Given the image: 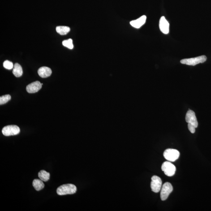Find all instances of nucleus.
Wrapping results in <instances>:
<instances>
[{"instance_id": "f257e3e1", "label": "nucleus", "mask_w": 211, "mask_h": 211, "mask_svg": "<svg viewBox=\"0 0 211 211\" xmlns=\"http://www.w3.org/2000/svg\"><path fill=\"white\" fill-rule=\"evenodd\" d=\"M77 191V188L75 185L72 184L63 185L58 188L57 192L60 195L72 194Z\"/></svg>"}, {"instance_id": "f03ea898", "label": "nucleus", "mask_w": 211, "mask_h": 211, "mask_svg": "<svg viewBox=\"0 0 211 211\" xmlns=\"http://www.w3.org/2000/svg\"><path fill=\"white\" fill-rule=\"evenodd\" d=\"M207 57L206 56L203 55L200 57H195L194 58L184 59L181 60V63L188 65V66H195L200 63H203L206 61Z\"/></svg>"}, {"instance_id": "7ed1b4c3", "label": "nucleus", "mask_w": 211, "mask_h": 211, "mask_svg": "<svg viewBox=\"0 0 211 211\" xmlns=\"http://www.w3.org/2000/svg\"><path fill=\"white\" fill-rule=\"evenodd\" d=\"M180 153L179 151L173 148H168L164 152V156L168 161L174 162L179 158Z\"/></svg>"}, {"instance_id": "20e7f679", "label": "nucleus", "mask_w": 211, "mask_h": 211, "mask_svg": "<svg viewBox=\"0 0 211 211\" xmlns=\"http://www.w3.org/2000/svg\"><path fill=\"white\" fill-rule=\"evenodd\" d=\"M2 133L5 136H13L18 135L20 132V129L16 125H8L4 127Z\"/></svg>"}, {"instance_id": "39448f33", "label": "nucleus", "mask_w": 211, "mask_h": 211, "mask_svg": "<svg viewBox=\"0 0 211 211\" xmlns=\"http://www.w3.org/2000/svg\"><path fill=\"white\" fill-rule=\"evenodd\" d=\"M161 170L168 176L171 177L175 174L176 170L175 166L169 161H165L162 164Z\"/></svg>"}, {"instance_id": "423d86ee", "label": "nucleus", "mask_w": 211, "mask_h": 211, "mask_svg": "<svg viewBox=\"0 0 211 211\" xmlns=\"http://www.w3.org/2000/svg\"><path fill=\"white\" fill-rule=\"evenodd\" d=\"M173 187L169 182H166L161 187L160 197L161 200H165L167 199L170 194L173 191Z\"/></svg>"}, {"instance_id": "0eeeda50", "label": "nucleus", "mask_w": 211, "mask_h": 211, "mask_svg": "<svg viewBox=\"0 0 211 211\" xmlns=\"http://www.w3.org/2000/svg\"><path fill=\"white\" fill-rule=\"evenodd\" d=\"M151 187L152 191L155 193L159 192L162 187V181L159 177L154 176L151 178Z\"/></svg>"}, {"instance_id": "6e6552de", "label": "nucleus", "mask_w": 211, "mask_h": 211, "mask_svg": "<svg viewBox=\"0 0 211 211\" xmlns=\"http://www.w3.org/2000/svg\"><path fill=\"white\" fill-rule=\"evenodd\" d=\"M185 120L186 122L192 125L195 128L198 127V123L195 113L193 111L189 109L188 111L186 113Z\"/></svg>"}, {"instance_id": "1a4fd4ad", "label": "nucleus", "mask_w": 211, "mask_h": 211, "mask_svg": "<svg viewBox=\"0 0 211 211\" xmlns=\"http://www.w3.org/2000/svg\"><path fill=\"white\" fill-rule=\"evenodd\" d=\"M41 87V83L40 81H36L29 84L26 87V90L29 93H35L38 92Z\"/></svg>"}, {"instance_id": "9d476101", "label": "nucleus", "mask_w": 211, "mask_h": 211, "mask_svg": "<svg viewBox=\"0 0 211 211\" xmlns=\"http://www.w3.org/2000/svg\"><path fill=\"white\" fill-rule=\"evenodd\" d=\"M160 31L165 34H167L169 31V23L165 17L163 16L160 18L159 22Z\"/></svg>"}, {"instance_id": "9b49d317", "label": "nucleus", "mask_w": 211, "mask_h": 211, "mask_svg": "<svg viewBox=\"0 0 211 211\" xmlns=\"http://www.w3.org/2000/svg\"><path fill=\"white\" fill-rule=\"evenodd\" d=\"M147 17L145 15L142 16L139 19L131 21L130 23L135 28L139 29L145 24L146 20Z\"/></svg>"}, {"instance_id": "f8f14e48", "label": "nucleus", "mask_w": 211, "mask_h": 211, "mask_svg": "<svg viewBox=\"0 0 211 211\" xmlns=\"http://www.w3.org/2000/svg\"><path fill=\"white\" fill-rule=\"evenodd\" d=\"M52 72V70L50 68L47 66L40 67L38 71L39 76L42 78H46L50 76Z\"/></svg>"}, {"instance_id": "ddd939ff", "label": "nucleus", "mask_w": 211, "mask_h": 211, "mask_svg": "<svg viewBox=\"0 0 211 211\" xmlns=\"http://www.w3.org/2000/svg\"><path fill=\"white\" fill-rule=\"evenodd\" d=\"M13 73L16 77L21 76L23 74V70L22 66L19 63H16L14 65Z\"/></svg>"}, {"instance_id": "4468645a", "label": "nucleus", "mask_w": 211, "mask_h": 211, "mask_svg": "<svg viewBox=\"0 0 211 211\" xmlns=\"http://www.w3.org/2000/svg\"><path fill=\"white\" fill-rule=\"evenodd\" d=\"M32 185L37 191L42 190L44 187V184L41 179H35L32 182Z\"/></svg>"}, {"instance_id": "2eb2a0df", "label": "nucleus", "mask_w": 211, "mask_h": 211, "mask_svg": "<svg viewBox=\"0 0 211 211\" xmlns=\"http://www.w3.org/2000/svg\"><path fill=\"white\" fill-rule=\"evenodd\" d=\"M70 29L69 27L66 26H58L56 27V31L59 34L64 35L67 34L70 32Z\"/></svg>"}, {"instance_id": "dca6fc26", "label": "nucleus", "mask_w": 211, "mask_h": 211, "mask_svg": "<svg viewBox=\"0 0 211 211\" xmlns=\"http://www.w3.org/2000/svg\"><path fill=\"white\" fill-rule=\"evenodd\" d=\"M38 177L43 182H47L50 178V174L44 170H41L39 172Z\"/></svg>"}, {"instance_id": "f3484780", "label": "nucleus", "mask_w": 211, "mask_h": 211, "mask_svg": "<svg viewBox=\"0 0 211 211\" xmlns=\"http://www.w3.org/2000/svg\"><path fill=\"white\" fill-rule=\"evenodd\" d=\"M63 45L69 49H72L74 48L72 39H69L68 40H64L62 42Z\"/></svg>"}, {"instance_id": "a211bd4d", "label": "nucleus", "mask_w": 211, "mask_h": 211, "mask_svg": "<svg viewBox=\"0 0 211 211\" xmlns=\"http://www.w3.org/2000/svg\"><path fill=\"white\" fill-rule=\"evenodd\" d=\"M11 99V96L10 95H6L0 97V105L6 104Z\"/></svg>"}, {"instance_id": "6ab92c4d", "label": "nucleus", "mask_w": 211, "mask_h": 211, "mask_svg": "<svg viewBox=\"0 0 211 211\" xmlns=\"http://www.w3.org/2000/svg\"><path fill=\"white\" fill-rule=\"evenodd\" d=\"M3 66L7 69L11 70L14 68V65L12 62L8 60H6L3 63Z\"/></svg>"}, {"instance_id": "aec40b11", "label": "nucleus", "mask_w": 211, "mask_h": 211, "mask_svg": "<svg viewBox=\"0 0 211 211\" xmlns=\"http://www.w3.org/2000/svg\"><path fill=\"white\" fill-rule=\"evenodd\" d=\"M188 129L189 130L190 132L192 133H194L195 132V127L192 125L188 123Z\"/></svg>"}]
</instances>
